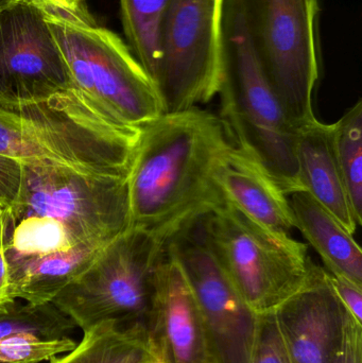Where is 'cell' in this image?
I'll return each instance as SVG.
<instances>
[{"label":"cell","mask_w":362,"mask_h":363,"mask_svg":"<svg viewBox=\"0 0 362 363\" xmlns=\"http://www.w3.org/2000/svg\"><path fill=\"white\" fill-rule=\"evenodd\" d=\"M72 87L47 99L0 106V155L94 176L128 177L140 138Z\"/></svg>","instance_id":"7a4b0ae2"},{"label":"cell","mask_w":362,"mask_h":363,"mask_svg":"<svg viewBox=\"0 0 362 363\" xmlns=\"http://www.w3.org/2000/svg\"><path fill=\"white\" fill-rule=\"evenodd\" d=\"M4 213L0 215V311L15 302L12 294V281L4 249Z\"/></svg>","instance_id":"484cf974"},{"label":"cell","mask_w":362,"mask_h":363,"mask_svg":"<svg viewBox=\"0 0 362 363\" xmlns=\"http://www.w3.org/2000/svg\"><path fill=\"white\" fill-rule=\"evenodd\" d=\"M77 342L72 338L43 341L35 339L0 342V363H40L72 351Z\"/></svg>","instance_id":"44dd1931"},{"label":"cell","mask_w":362,"mask_h":363,"mask_svg":"<svg viewBox=\"0 0 362 363\" xmlns=\"http://www.w3.org/2000/svg\"><path fill=\"white\" fill-rule=\"evenodd\" d=\"M297 161L304 191L354 235L361 225L338 164L334 125L314 119L298 129Z\"/></svg>","instance_id":"9a60e30c"},{"label":"cell","mask_w":362,"mask_h":363,"mask_svg":"<svg viewBox=\"0 0 362 363\" xmlns=\"http://www.w3.org/2000/svg\"><path fill=\"white\" fill-rule=\"evenodd\" d=\"M225 1L170 0L162 25L155 82L164 114L197 108L218 95Z\"/></svg>","instance_id":"9c48e42d"},{"label":"cell","mask_w":362,"mask_h":363,"mask_svg":"<svg viewBox=\"0 0 362 363\" xmlns=\"http://www.w3.org/2000/svg\"><path fill=\"white\" fill-rule=\"evenodd\" d=\"M220 118L238 146L254 155L287 194L304 190L291 123L253 52L239 11L225 0L221 32Z\"/></svg>","instance_id":"3957f363"},{"label":"cell","mask_w":362,"mask_h":363,"mask_svg":"<svg viewBox=\"0 0 362 363\" xmlns=\"http://www.w3.org/2000/svg\"><path fill=\"white\" fill-rule=\"evenodd\" d=\"M293 363H332L344 345L351 315L312 262L304 285L274 311Z\"/></svg>","instance_id":"4fadbf2b"},{"label":"cell","mask_w":362,"mask_h":363,"mask_svg":"<svg viewBox=\"0 0 362 363\" xmlns=\"http://www.w3.org/2000/svg\"><path fill=\"white\" fill-rule=\"evenodd\" d=\"M338 164L353 209L362 223V101L358 100L333 123Z\"/></svg>","instance_id":"ffe728a7"},{"label":"cell","mask_w":362,"mask_h":363,"mask_svg":"<svg viewBox=\"0 0 362 363\" xmlns=\"http://www.w3.org/2000/svg\"><path fill=\"white\" fill-rule=\"evenodd\" d=\"M6 4V0H0V6H4Z\"/></svg>","instance_id":"f546056e"},{"label":"cell","mask_w":362,"mask_h":363,"mask_svg":"<svg viewBox=\"0 0 362 363\" xmlns=\"http://www.w3.org/2000/svg\"><path fill=\"white\" fill-rule=\"evenodd\" d=\"M242 15L253 52L291 123L316 119L319 80L318 0H231Z\"/></svg>","instance_id":"52a82bcc"},{"label":"cell","mask_w":362,"mask_h":363,"mask_svg":"<svg viewBox=\"0 0 362 363\" xmlns=\"http://www.w3.org/2000/svg\"><path fill=\"white\" fill-rule=\"evenodd\" d=\"M166 247L195 294L210 363H249L259 315L221 267L206 238L202 218L181 228Z\"/></svg>","instance_id":"30bf717a"},{"label":"cell","mask_w":362,"mask_h":363,"mask_svg":"<svg viewBox=\"0 0 362 363\" xmlns=\"http://www.w3.org/2000/svg\"><path fill=\"white\" fill-rule=\"evenodd\" d=\"M329 283L336 296L350 313L351 317L362 325V286L350 279L327 272Z\"/></svg>","instance_id":"603a6c76"},{"label":"cell","mask_w":362,"mask_h":363,"mask_svg":"<svg viewBox=\"0 0 362 363\" xmlns=\"http://www.w3.org/2000/svg\"><path fill=\"white\" fill-rule=\"evenodd\" d=\"M332 363H362V325L353 318L349 321L342 349Z\"/></svg>","instance_id":"d4e9b609"},{"label":"cell","mask_w":362,"mask_h":363,"mask_svg":"<svg viewBox=\"0 0 362 363\" xmlns=\"http://www.w3.org/2000/svg\"><path fill=\"white\" fill-rule=\"evenodd\" d=\"M140 130L127 178L131 225L168 241L225 204L214 172L234 142L220 117L200 106Z\"/></svg>","instance_id":"6da1fadb"},{"label":"cell","mask_w":362,"mask_h":363,"mask_svg":"<svg viewBox=\"0 0 362 363\" xmlns=\"http://www.w3.org/2000/svg\"><path fill=\"white\" fill-rule=\"evenodd\" d=\"M74 87L42 6H0V106L47 99Z\"/></svg>","instance_id":"8fae6325"},{"label":"cell","mask_w":362,"mask_h":363,"mask_svg":"<svg viewBox=\"0 0 362 363\" xmlns=\"http://www.w3.org/2000/svg\"><path fill=\"white\" fill-rule=\"evenodd\" d=\"M6 208H8V207H6V205L4 204V203L0 202V215H2V213H4V211H6Z\"/></svg>","instance_id":"f1b7e54d"},{"label":"cell","mask_w":362,"mask_h":363,"mask_svg":"<svg viewBox=\"0 0 362 363\" xmlns=\"http://www.w3.org/2000/svg\"><path fill=\"white\" fill-rule=\"evenodd\" d=\"M249 363H293L278 330L274 311L257 317Z\"/></svg>","instance_id":"7402d4cb"},{"label":"cell","mask_w":362,"mask_h":363,"mask_svg":"<svg viewBox=\"0 0 362 363\" xmlns=\"http://www.w3.org/2000/svg\"><path fill=\"white\" fill-rule=\"evenodd\" d=\"M221 267L257 315L273 313L305 283L312 260L308 245L276 234L225 204L202 217Z\"/></svg>","instance_id":"8992f818"},{"label":"cell","mask_w":362,"mask_h":363,"mask_svg":"<svg viewBox=\"0 0 362 363\" xmlns=\"http://www.w3.org/2000/svg\"><path fill=\"white\" fill-rule=\"evenodd\" d=\"M127 178L21 163V187L8 211L53 218L81 242L104 247L131 226Z\"/></svg>","instance_id":"ba28073f"},{"label":"cell","mask_w":362,"mask_h":363,"mask_svg":"<svg viewBox=\"0 0 362 363\" xmlns=\"http://www.w3.org/2000/svg\"><path fill=\"white\" fill-rule=\"evenodd\" d=\"M49 363H155L144 325L125 326L114 322L83 332L80 342Z\"/></svg>","instance_id":"e0dca14e"},{"label":"cell","mask_w":362,"mask_h":363,"mask_svg":"<svg viewBox=\"0 0 362 363\" xmlns=\"http://www.w3.org/2000/svg\"><path fill=\"white\" fill-rule=\"evenodd\" d=\"M74 322L52 303L31 305L16 300L0 311V342L18 339L52 341L72 338Z\"/></svg>","instance_id":"d6986e66"},{"label":"cell","mask_w":362,"mask_h":363,"mask_svg":"<svg viewBox=\"0 0 362 363\" xmlns=\"http://www.w3.org/2000/svg\"><path fill=\"white\" fill-rule=\"evenodd\" d=\"M295 228L319 254L325 270L362 286V251L344 224L304 190L289 194Z\"/></svg>","instance_id":"2e32d148"},{"label":"cell","mask_w":362,"mask_h":363,"mask_svg":"<svg viewBox=\"0 0 362 363\" xmlns=\"http://www.w3.org/2000/svg\"><path fill=\"white\" fill-rule=\"evenodd\" d=\"M42 8L63 9L68 11H79L84 8L83 0H50L48 4Z\"/></svg>","instance_id":"4316f807"},{"label":"cell","mask_w":362,"mask_h":363,"mask_svg":"<svg viewBox=\"0 0 362 363\" xmlns=\"http://www.w3.org/2000/svg\"><path fill=\"white\" fill-rule=\"evenodd\" d=\"M214 180L225 204L276 234L291 236L295 228L289 196L254 155L234 143Z\"/></svg>","instance_id":"5bb4252c"},{"label":"cell","mask_w":362,"mask_h":363,"mask_svg":"<svg viewBox=\"0 0 362 363\" xmlns=\"http://www.w3.org/2000/svg\"><path fill=\"white\" fill-rule=\"evenodd\" d=\"M44 10L74 87L85 97L132 127L164 114L157 84L117 34L98 26L85 6Z\"/></svg>","instance_id":"277c9868"},{"label":"cell","mask_w":362,"mask_h":363,"mask_svg":"<svg viewBox=\"0 0 362 363\" xmlns=\"http://www.w3.org/2000/svg\"><path fill=\"white\" fill-rule=\"evenodd\" d=\"M166 243L150 230L130 226L100 250L52 304L82 332L108 322L145 326Z\"/></svg>","instance_id":"5b68a950"},{"label":"cell","mask_w":362,"mask_h":363,"mask_svg":"<svg viewBox=\"0 0 362 363\" xmlns=\"http://www.w3.org/2000/svg\"><path fill=\"white\" fill-rule=\"evenodd\" d=\"M145 328L155 363H210L195 294L167 247L155 269Z\"/></svg>","instance_id":"7c38bea8"},{"label":"cell","mask_w":362,"mask_h":363,"mask_svg":"<svg viewBox=\"0 0 362 363\" xmlns=\"http://www.w3.org/2000/svg\"><path fill=\"white\" fill-rule=\"evenodd\" d=\"M169 4L170 0H120L128 46L154 82L161 63L162 25Z\"/></svg>","instance_id":"ac0fdd59"},{"label":"cell","mask_w":362,"mask_h":363,"mask_svg":"<svg viewBox=\"0 0 362 363\" xmlns=\"http://www.w3.org/2000/svg\"><path fill=\"white\" fill-rule=\"evenodd\" d=\"M21 182V162L0 155V202L6 207L16 200Z\"/></svg>","instance_id":"cb8c5ba5"},{"label":"cell","mask_w":362,"mask_h":363,"mask_svg":"<svg viewBox=\"0 0 362 363\" xmlns=\"http://www.w3.org/2000/svg\"><path fill=\"white\" fill-rule=\"evenodd\" d=\"M49 1L50 0H6L4 4H16V2H32V4H38V6H44L48 4Z\"/></svg>","instance_id":"83f0119b"}]
</instances>
